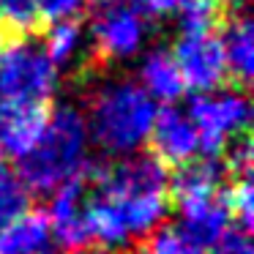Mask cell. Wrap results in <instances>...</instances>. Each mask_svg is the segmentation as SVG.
I'll list each match as a JSON object with an SVG mask.
<instances>
[{"mask_svg":"<svg viewBox=\"0 0 254 254\" xmlns=\"http://www.w3.org/2000/svg\"><path fill=\"white\" fill-rule=\"evenodd\" d=\"M156 112L159 107L131 77H107L88 93L82 118L90 145L112 159H126L139 153L150 139Z\"/></svg>","mask_w":254,"mask_h":254,"instance_id":"6da1fadb","label":"cell"},{"mask_svg":"<svg viewBox=\"0 0 254 254\" xmlns=\"http://www.w3.org/2000/svg\"><path fill=\"white\" fill-rule=\"evenodd\" d=\"M90 148L93 145L82 110L74 104H58L47 115V126L36 148L19 159L17 175L30 194H52L71 181H85L88 172H93Z\"/></svg>","mask_w":254,"mask_h":254,"instance_id":"7a4b0ae2","label":"cell"},{"mask_svg":"<svg viewBox=\"0 0 254 254\" xmlns=\"http://www.w3.org/2000/svg\"><path fill=\"white\" fill-rule=\"evenodd\" d=\"M61 85V71L44 47L30 39H11L0 47V101L44 107Z\"/></svg>","mask_w":254,"mask_h":254,"instance_id":"3957f363","label":"cell"},{"mask_svg":"<svg viewBox=\"0 0 254 254\" xmlns=\"http://www.w3.org/2000/svg\"><path fill=\"white\" fill-rule=\"evenodd\" d=\"M186 115L191 118L194 128L199 134L205 156H219L230 139L246 134L252 121V104L243 90H213V93H199L191 99Z\"/></svg>","mask_w":254,"mask_h":254,"instance_id":"277c9868","label":"cell"},{"mask_svg":"<svg viewBox=\"0 0 254 254\" xmlns=\"http://www.w3.org/2000/svg\"><path fill=\"white\" fill-rule=\"evenodd\" d=\"M150 36V25L126 3H107L99 6L93 22H90V47L96 55L110 63H126L145 52Z\"/></svg>","mask_w":254,"mask_h":254,"instance_id":"5b68a950","label":"cell"},{"mask_svg":"<svg viewBox=\"0 0 254 254\" xmlns=\"http://www.w3.org/2000/svg\"><path fill=\"white\" fill-rule=\"evenodd\" d=\"M172 58H175V66L181 71L183 88L191 90L194 96L213 93L227 79L224 52H221V41L213 30L181 33L172 47Z\"/></svg>","mask_w":254,"mask_h":254,"instance_id":"8992f818","label":"cell"},{"mask_svg":"<svg viewBox=\"0 0 254 254\" xmlns=\"http://www.w3.org/2000/svg\"><path fill=\"white\" fill-rule=\"evenodd\" d=\"M96 186L101 197H139V194H167L170 175L153 153H134L96 170Z\"/></svg>","mask_w":254,"mask_h":254,"instance_id":"52a82bcc","label":"cell"},{"mask_svg":"<svg viewBox=\"0 0 254 254\" xmlns=\"http://www.w3.org/2000/svg\"><path fill=\"white\" fill-rule=\"evenodd\" d=\"M50 235L58 246L68 249H82L90 246V232H88V186L85 181H71L66 186L55 189L50 194Z\"/></svg>","mask_w":254,"mask_h":254,"instance_id":"ba28073f","label":"cell"},{"mask_svg":"<svg viewBox=\"0 0 254 254\" xmlns=\"http://www.w3.org/2000/svg\"><path fill=\"white\" fill-rule=\"evenodd\" d=\"M150 142H153L156 159L161 164H175L183 167L189 161H194L202 153V145H199V134L194 128L191 118L186 115V110L181 107H161L156 112L153 128H150Z\"/></svg>","mask_w":254,"mask_h":254,"instance_id":"9c48e42d","label":"cell"},{"mask_svg":"<svg viewBox=\"0 0 254 254\" xmlns=\"http://www.w3.org/2000/svg\"><path fill=\"white\" fill-rule=\"evenodd\" d=\"M178 230L199 249L208 252L227 230H230V210L219 194H191L178 197Z\"/></svg>","mask_w":254,"mask_h":254,"instance_id":"30bf717a","label":"cell"},{"mask_svg":"<svg viewBox=\"0 0 254 254\" xmlns=\"http://www.w3.org/2000/svg\"><path fill=\"white\" fill-rule=\"evenodd\" d=\"M50 112L39 104H8L0 101V153L25 159L36 148Z\"/></svg>","mask_w":254,"mask_h":254,"instance_id":"8fae6325","label":"cell"},{"mask_svg":"<svg viewBox=\"0 0 254 254\" xmlns=\"http://www.w3.org/2000/svg\"><path fill=\"white\" fill-rule=\"evenodd\" d=\"M134 82L148 93V99L153 104H164V107H172L183 93V79H181V71L175 66V58H172L170 50L164 47H153L148 50L145 55H139V63H137V79Z\"/></svg>","mask_w":254,"mask_h":254,"instance_id":"7c38bea8","label":"cell"},{"mask_svg":"<svg viewBox=\"0 0 254 254\" xmlns=\"http://www.w3.org/2000/svg\"><path fill=\"white\" fill-rule=\"evenodd\" d=\"M219 41H221V52H224L227 77L232 74V79L246 85L254 77V25L249 19V14H235L227 22Z\"/></svg>","mask_w":254,"mask_h":254,"instance_id":"4fadbf2b","label":"cell"},{"mask_svg":"<svg viewBox=\"0 0 254 254\" xmlns=\"http://www.w3.org/2000/svg\"><path fill=\"white\" fill-rule=\"evenodd\" d=\"M39 252H52L47 213L28 210L22 219L0 230V254H39Z\"/></svg>","mask_w":254,"mask_h":254,"instance_id":"5bb4252c","label":"cell"},{"mask_svg":"<svg viewBox=\"0 0 254 254\" xmlns=\"http://www.w3.org/2000/svg\"><path fill=\"white\" fill-rule=\"evenodd\" d=\"M224 164L219 156H197L194 161L183 164L172 178L175 197H191V194H219L224 181Z\"/></svg>","mask_w":254,"mask_h":254,"instance_id":"9a60e30c","label":"cell"},{"mask_svg":"<svg viewBox=\"0 0 254 254\" xmlns=\"http://www.w3.org/2000/svg\"><path fill=\"white\" fill-rule=\"evenodd\" d=\"M41 47H44L52 66L58 71H66V68L77 66L88 52V33L79 22H58L50 28L47 41Z\"/></svg>","mask_w":254,"mask_h":254,"instance_id":"2e32d148","label":"cell"},{"mask_svg":"<svg viewBox=\"0 0 254 254\" xmlns=\"http://www.w3.org/2000/svg\"><path fill=\"white\" fill-rule=\"evenodd\" d=\"M30 197L33 194L28 191V186L17 175V170H11V167H6L0 161V230L14 224L17 219H22L28 213Z\"/></svg>","mask_w":254,"mask_h":254,"instance_id":"e0dca14e","label":"cell"},{"mask_svg":"<svg viewBox=\"0 0 254 254\" xmlns=\"http://www.w3.org/2000/svg\"><path fill=\"white\" fill-rule=\"evenodd\" d=\"M175 14L181 22V33H208L219 19V3L216 0H183Z\"/></svg>","mask_w":254,"mask_h":254,"instance_id":"ac0fdd59","label":"cell"},{"mask_svg":"<svg viewBox=\"0 0 254 254\" xmlns=\"http://www.w3.org/2000/svg\"><path fill=\"white\" fill-rule=\"evenodd\" d=\"M137 254H205L183 235L178 227H159L153 235L142 241Z\"/></svg>","mask_w":254,"mask_h":254,"instance_id":"d6986e66","label":"cell"},{"mask_svg":"<svg viewBox=\"0 0 254 254\" xmlns=\"http://www.w3.org/2000/svg\"><path fill=\"white\" fill-rule=\"evenodd\" d=\"M41 22L39 17V0H0V25L17 30V33H28Z\"/></svg>","mask_w":254,"mask_h":254,"instance_id":"ffe728a7","label":"cell"},{"mask_svg":"<svg viewBox=\"0 0 254 254\" xmlns=\"http://www.w3.org/2000/svg\"><path fill=\"white\" fill-rule=\"evenodd\" d=\"M221 197H224V205L230 210V219H238L241 230H249L254 221V191L249 178H238L232 183V189H227Z\"/></svg>","mask_w":254,"mask_h":254,"instance_id":"44dd1931","label":"cell"},{"mask_svg":"<svg viewBox=\"0 0 254 254\" xmlns=\"http://www.w3.org/2000/svg\"><path fill=\"white\" fill-rule=\"evenodd\" d=\"M221 150H224V159H221L224 172H232V178H249V172H252V161H254L252 139H249L246 134H241V137L230 139Z\"/></svg>","mask_w":254,"mask_h":254,"instance_id":"7402d4cb","label":"cell"},{"mask_svg":"<svg viewBox=\"0 0 254 254\" xmlns=\"http://www.w3.org/2000/svg\"><path fill=\"white\" fill-rule=\"evenodd\" d=\"M85 6H88V0H39V17L50 25L77 22Z\"/></svg>","mask_w":254,"mask_h":254,"instance_id":"603a6c76","label":"cell"},{"mask_svg":"<svg viewBox=\"0 0 254 254\" xmlns=\"http://www.w3.org/2000/svg\"><path fill=\"white\" fill-rule=\"evenodd\" d=\"M208 254H254V243H252V238H249V230L230 227V230L208 249Z\"/></svg>","mask_w":254,"mask_h":254,"instance_id":"cb8c5ba5","label":"cell"},{"mask_svg":"<svg viewBox=\"0 0 254 254\" xmlns=\"http://www.w3.org/2000/svg\"><path fill=\"white\" fill-rule=\"evenodd\" d=\"M183 0H126V6L134 8V11L139 14V17H170V14L178 11V6H181Z\"/></svg>","mask_w":254,"mask_h":254,"instance_id":"d4e9b609","label":"cell"},{"mask_svg":"<svg viewBox=\"0 0 254 254\" xmlns=\"http://www.w3.org/2000/svg\"><path fill=\"white\" fill-rule=\"evenodd\" d=\"M68 254H115V252H107V249L101 246H82V249H74V252Z\"/></svg>","mask_w":254,"mask_h":254,"instance_id":"484cf974","label":"cell"},{"mask_svg":"<svg viewBox=\"0 0 254 254\" xmlns=\"http://www.w3.org/2000/svg\"><path fill=\"white\" fill-rule=\"evenodd\" d=\"M216 3H243V0H216Z\"/></svg>","mask_w":254,"mask_h":254,"instance_id":"4316f807","label":"cell"},{"mask_svg":"<svg viewBox=\"0 0 254 254\" xmlns=\"http://www.w3.org/2000/svg\"><path fill=\"white\" fill-rule=\"evenodd\" d=\"M39 254H52V252H39Z\"/></svg>","mask_w":254,"mask_h":254,"instance_id":"83f0119b","label":"cell"}]
</instances>
